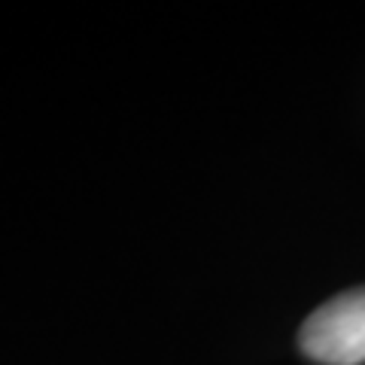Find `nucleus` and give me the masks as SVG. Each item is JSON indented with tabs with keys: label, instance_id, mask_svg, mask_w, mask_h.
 <instances>
[{
	"label": "nucleus",
	"instance_id": "obj_1",
	"mask_svg": "<svg viewBox=\"0 0 365 365\" xmlns=\"http://www.w3.org/2000/svg\"><path fill=\"white\" fill-rule=\"evenodd\" d=\"M302 350L323 365L365 362V287L329 299L304 319Z\"/></svg>",
	"mask_w": 365,
	"mask_h": 365
}]
</instances>
